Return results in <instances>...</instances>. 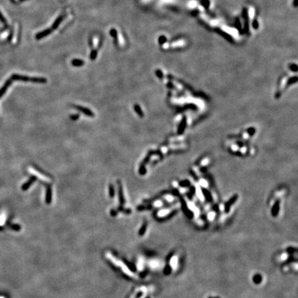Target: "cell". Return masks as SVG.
Listing matches in <instances>:
<instances>
[{"instance_id": "obj_1", "label": "cell", "mask_w": 298, "mask_h": 298, "mask_svg": "<svg viewBox=\"0 0 298 298\" xmlns=\"http://www.w3.org/2000/svg\"><path fill=\"white\" fill-rule=\"evenodd\" d=\"M106 257L107 259H109L110 262H112L115 266H117L119 267V268H120V269H121V270L123 271V273H124L126 275H129V277H131V278H136V275L134 273L132 272V270L129 269V267H128V266H127L124 261H122L121 260H120V259L115 258L111 253L107 252L106 253Z\"/></svg>"}, {"instance_id": "obj_24", "label": "cell", "mask_w": 298, "mask_h": 298, "mask_svg": "<svg viewBox=\"0 0 298 298\" xmlns=\"http://www.w3.org/2000/svg\"><path fill=\"white\" fill-rule=\"evenodd\" d=\"M0 21H1L2 23H4L5 25H7V21H6V19L5 18H4L3 15H2L1 13H0Z\"/></svg>"}, {"instance_id": "obj_27", "label": "cell", "mask_w": 298, "mask_h": 298, "mask_svg": "<svg viewBox=\"0 0 298 298\" xmlns=\"http://www.w3.org/2000/svg\"><path fill=\"white\" fill-rule=\"evenodd\" d=\"M138 294H139V290H137V291H135V292L134 293H133V294L131 295V297H130V298H137Z\"/></svg>"}, {"instance_id": "obj_3", "label": "cell", "mask_w": 298, "mask_h": 298, "mask_svg": "<svg viewBox=\"0 0 298 298\" xmlns=\"http://www.w3.org/2000/svg\"><path fill=\"white\" fill-rule=\"evenodd\" d=\"M117 186H118V193H119V200H120V206H123V205L125 204V199L124 196L123 188H122V184L120 180L117 181Z\"/></svg>"}, {"instance_id": "obj_21", "label": "cell", "mask_w": 298, "mask_h": 298, "mask_svg": "<svg viewBox=\"0 0 298 298\" xmlns=\"http://www.w3.org/2000/svg\"><path fill=\"white\" fill-rule=\"evenodd\" d=\"M79 116H80L79 114H73L69 116V118H70V120H73V121H76L79 119Z\"/></svg>"}, {"instance_id": "obj_15", "label": "cell", "mask_w": 298, "mask_h": 298, "mask_svg": "<svg viewBox=\"0 0 298 298\" xmlns=\"http://www.w3.org/2000/svg\"><path fill=\"white\" fill-rule=\"evenodd\" d=\"M117 210L123 212V213H124L126 214H129L131 213V210L130 209V208H124L123 206H119Z\"/></svg>"}, {"instance_id": "obj_10", "label": "cell", "mask_w": 298, "mask_h": 298, "mask_svg": "<svg viewBox=\"0 0 298 298\" xmlns=\"http://www.w3.org/2000/svg\"><path fill=\"white\" fill-rule=\"evenodd\" d=\"M134 110H135V111L136 112L137 114L140 116V117H143V115H144V114H143V111H142V109H141V108H140V106H139V105H138V104L135 105V106H134Z\"/></svg>"}, {"instance_id": "obj_2", "label": "cell", "mask_w": 298, "mask_h": 298, "mask_svg": "<svg viewBox=\"0 0 298 298\" xmlns=\"http://www.w3.org/2000/svg\"><path fill=\"white\" fill-rule=\"evenodd\" d=\"M73 107L74 108H75L76 109H77L79 111H80V112H83V113L86 115L90 117H93L94 116H95L94 112H93L91 110L88 109V108L81 106H78V105H73Z\"/></svg>"}, {"instance_id": "obj_19", "label": "cell", "mask_w": 298, "mask_h": 298, "mask_svg": "<svg viewBox=\"0 0 298 298\" xmlns=\"http://www.w3.org/2000/svg\"><path fill=\"white\" fill-rule=\"evenodd\" d=\"M146 223H144L143 224V226H142V228H140V235H143V234L145 233V231H146Z\"/></svg>"}, {"instance_id": "obj_11", "label": "cell", "mask_w": 298, "mask_h": 298, "mask_svg": "<svg viewBox=\"0 0 298 298\" xmlns=\"http://www.w3.org/2000/svg\"><path fill=\"white\" fill-rule=\"evenodd\" d=\"M71 64L74 66H81L84 64V61L81 59H75L71 61Z\"/></svg>"}, {"instance_id": "obj_17", "label": "cell", "mask_w": 298, "mask_h": 298, "mask_svg": "<svg viewBox=\"0 0 298 298\" xmlns=\"http://www.w3.org/2000/svg\"><path fill=\"white\" fill-rule=\"evenodd\" d=\"M150 266L153 269H155V268H157L159 266L158 261H157V260H151V262H150Z\"/></svg>"}, {"instance_id": "obj_14", "label": "cell", "mask_w": 298, "mask_h": 298, "mask_svg": "<svg viewBox=\"0 0 298 298\" xmlns=\"http://www.w3.org/2000/svg\"><path fill=\"white\" fill-rule=\"evenodd\" d=\"M177 265V258L175 256H173L171 259V266L175 268Z\"/></svg>"}, {"instance_id": "obj_16", "label": "cell", "mask_w": 298, "mask_h": 298, "mask_svg": "<svg viewBox=\"0 0 298 298\" xmlns=\"http://www.w3.org/2000/svg\"><path fill=\"white\" fill-rule=\"evenodd\" d=\"M137 269H139V270H142V269H143V259H142V258H140V259H139V261H138L137 262Z\"/></svg>"}, {"instance_id": "obj_22", "label": "cell", "mask_w": 298, "mask_h": 298, "mask_svg": "<svg viewBox=\"0 0 298 298\" xmlns=\"http://www.w3.org/2000/svg\"><path fill=\"white\" fill-rule=\"evenodd\" d=\"M97 52L95 50H93L92 52H91V53H90V59H92V60H94V59H95V58L97 57Z\"/></svg>"}, {"instance_id": "obj_6", "label": "cell", "mask_w": 298, "mask_h": 298, "mask_svg": "<svg viewBox=\"0 0 298 298\" xmlns=\"http://www.w3.org/2000/svg\"><path fill=\"white\" fill-rule=\"evenodd\" d=\"M52 202V188L50 186H48L46 188V202L47 204H50Z\"/></svg>"}, {"instance_id": "obj_25", "label": "cell", "mask_w": 298, "mask_h": 298, "mask_svg": "<svg viewBox=\"0 0 298 298\" xmlns=\"http://www.w3.org/2000/svg\"><path fill=\"white\" fill-rule=\"evenodd\" d=\"M36 170H37V171H38V172H39V173H40L41 174H42V175H44V176H47V177H48V174H47V173H45V172H44V171H43L42 170H41L40 168H36Z\"/></svg>"}, {"instance_id": "obj_28", "label": "cell", "mask_w": 298, "mask_h": 298, "mask_svg": "<svg viewBox=\"0 0 298 298\" xmlns=\"http://www.w3.org/2000/svg\"><path fill=\"white\" fill-rule=\"evenodd\" d=\"M156 73H157V76H158L160 78H161V77H162V73H161V71H160V70H157Z\"/></svg>"}, {"instance_id": "obj_18", "label": "cell", "mask_w": 298, "mask_h": 298, "mask_svg": "<svg viewBox=\"0 0 298 298\" xmlns=\"http://www.w3.org/2000/svg\"><path fill=\"white\" fill-rule=\"evenodd\" d=\"M278 211H279V203L278 202L277 204H275V206L273 207V215L275 216V215L278 214Z\"/></svg>"}, {"instance_id": "obj_4", "label": "cell", "mask_w": 298, "mask_h": 298, "mask_svg": "<svg viewBox=\"0 0 298 298\" xmlns=\"http://www.w3.org/2000/svg\"><path fill=\"white\" fill-rule=\"evenodd\" d=\"M11 79L12 80H19V81H31L32 77H27V76L24 75H13L11 76Z\"/></svg>"}, {"instance_id": "obj_5", "label": "cell", "mask_w": 298, "mask_h": 298, "mask_svg": "<svg viewBox=\"0 0 298 298\" xmlns=\"http://www.w3.org/2000/svg\"><path fill=\"white\" fill-rule=\"evenodd\" d=\"M37 177L35 176V175H32V176L30 177V178L29 179V180L27 182H26V183L22 186V189L23 190V191H26V190L30 188V186H31L32 184H33L35 181L37 180Z\"/></svg>"}, {"instance_id": "obj_23", "label": "cell", "mask_w": 298, "mask_h": 298, "mask_svg": "<svg viewBox=\"0 0 298 298\" xmlns=\"http://www.w3.org/2000/svg\"><path fill=\"white\" fill-rule=\"evenodd\" d=\"M110 35L112 37H114L115 39H117V30L115 29H111L110 31Z\"/></svg>"}, {"instance_id": "obj_7", "label": "cell", "mask_w": 298, "mask_h": 298, "mask_svg": "<svg viewBox=\"0 0 298 298\" xmlns=\"http://www.w3.org/2000/svg\"><path fill=\"white\" fill-rule=\"evenodd\" d=\"M51 31H52L51 29H50V28H48V29H46V30H44L42 31L41 33H38V34L36 35V39H41L43 38V37H46L47 35H50V34Z\"/></svg>"}, {"instance_id": "obj_12", "label": "cell", "mask_w": 298, "mask_h": 298, "mask_svg": "<svg viewBox=\"0 0 298 298\" xmlns=\"http://www.w3.org/2000/svg\"><path fill=\"white\" fill-rule=\"evenodd\" d=\"M63 19H64V17L63 16H59L58 18L55 20V22H54L53 25V29H56L57 27H58V26L59 25V24L61 23V22L63 20Z\"/></svg>"}, {"instance_id": "obj_26", "label": "cell", "mask_w": 298, "mask_h": 298, "mask_svg": "<svg viewBox=\"0 0 298 298\" xmlns=\"http://www.w3.org/2000/svg\"><path fill=\"white\" fill-rule=\"evenodd\" d=\"M110 215H112V216H116V215H117V210L112 209L110 210Z\"/></svg>"}, {"instance_id": "obj_13", "label": "cell", "mask_w": 298, "mask_h": 298, "mask_svg": "<svg viewBox=\"0 0 298 298\" xmlns=\"http://www.w3.org/2000/svg\"><path fill=\"white\" fill-rule=\"evenodd\" d=\"M109 193L110 197H113L115 196V188L112 184H110L109 186Z\"/></svg>"}, {"instance_id": "obj_9", "label": "cell", "mask_w": 298, "mask_h": 298, "mask_svg": "<svg viewBox=\"0 0 298 298\" xmlns=\"http://www.w3.org/2000/svg\"><path fill=\"white\" fill-rule=\"evenodd\" d=\"M31 81L34 83H38V84H45L47 81V79L43 77H32Z\"/></svg>"}, {"instance_id": "obj_8", "label": "cell", "mask_w": 298, "mask_h": 298, "mask_svg": "<svg viewBox=\"0 0 298 298\" xmlns=\"http://www.w3.org/2000/svg\"><path fill=\"white\" fill-rule=\"evenodd\" d=\"M11 83H12V79H8L7 81H6L5 84L4 85V86L2 87V88L0 89V97H2V96L4 95V93L6 91L7 88H8V86H9L11 84Z\"/></svg>"}, {"instance_id": "obj_20", "label": "cell", "mask_w": 298, "mask_h": 298, "mask_svg": "<svg viewBox=\"0 0 298 298\" xmlns=\"http://www.w3.org/2000/svg\"><path fill=\"white\" fill-rule=\"evenodd\" d=\"M261 275H257L254 276L253 281H254V282H255V283H256V284L260 283V282H261Z\"/></svg>"}]
</instances>
